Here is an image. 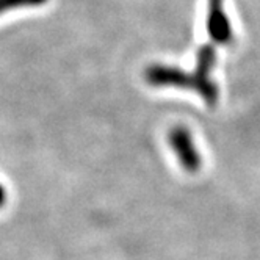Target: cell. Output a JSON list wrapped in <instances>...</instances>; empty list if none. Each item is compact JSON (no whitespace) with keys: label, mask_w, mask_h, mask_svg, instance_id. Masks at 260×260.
Instances as JSON below:
<instances>
[{"label":"cell","mask_w":260,"mask_h":260,"mask_svg":"<svg viewBox=\"0 0 260 260\" xmlns=\"http://www.w3.org/2000/svg\"><path fill=\"white\" fill-rule=\"evenodd\" d=\"M47 2V0H0V14L19 10V8H33V7H41Z\"/></svg>","instance_id":"5b68a950"},{"label":"cell","mask_w":260,"mask_h":260,"mask_svg":"<svg viewBox=\"0 0 260 260\" xmlns=\"http://www.w3.org/2000/svg\"><path fill=\"white\" fill-rule=\"evenodd\" d=\"M5 191H4V188L2 187H0V207H2V204L5 202Z\"/></svg>","instance_id":"8992f818"},{"label":"cell","mask_w":260,"mask_h":260,"mask_svg":"<svg viewBox=\"0 0 260 260\" xmlns=\"http://www.w3.org/2000/svg\"><path fill=\"white\" fill-rule=\"evenodd\" d=\"M207 31L212 41L216 44H228L234 38L232 25L229 22V17L224 11V0H207Z\"/></svg>","instance_id":"277c9868"},{"label":"cell","mask_w":260,"mask_h":260,"mask_svg":"<svg viewBox=\"0 0 260 260\" xmlns=\"http://www.w3.org/2000/svg\"><path fill=\"white\" fill-rule=\"evenodd\" d=\"M216 63V52L210 44L202 46L196 55V66L193 74V91L209 105H215L219 99V89L212 79V71Z\"/></svg>","instance_id":"6da1fadb"},{"label":"cell","mask_w":260,"mask_h":260,"mask_svg":"<svg viewBox=\"0 0 260 260\" xmlns=\"http://www.w3.org/2000/svg\"><path fill=\"white\" fill-rule=\"evenodd\" d=\"M146 82L152 86H173L193 91V74L182 71L177 66L151 64L144 72Z\"/></svg>","instance_id":"3957f363"},{"label":"cell","mask_w":260,"mask_h":260,"mask_svg":"<svg viewBox=\"0 0 260 260\" xmlns=\"http://www.w3.org/2000/svg\"><path fill=\"white\" fill-rule=\"evenodd\" d=\"M168 143L185 171H188V173L199 171L202 165V158L193 141L190 130L187 127H183V125L173 127L168 134Z\"/></svg>","instance_id":"7a4b0ae2"}]
</instances>
